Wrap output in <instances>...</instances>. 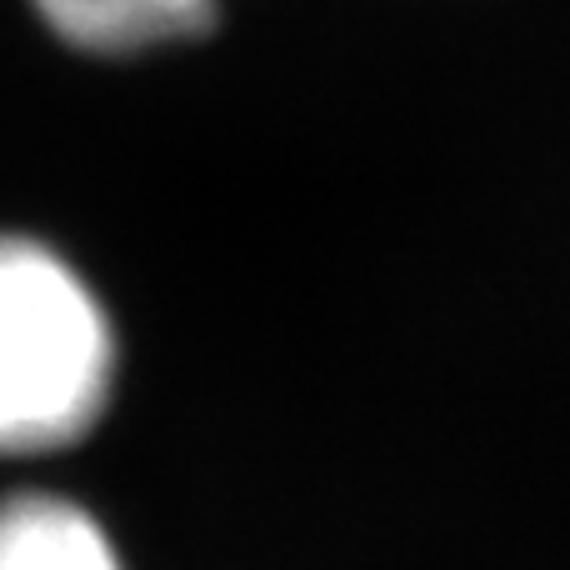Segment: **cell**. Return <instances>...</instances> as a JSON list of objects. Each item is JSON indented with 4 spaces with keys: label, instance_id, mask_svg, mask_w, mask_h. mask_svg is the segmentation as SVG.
<instances>
[{
    "label": "cell",
    "instance_id": "2",
    "mask_svg": "<svg viewBox=\"0 0 570 570\" xmlns=\"http://www.w3.org/2000/svg\"><path fill=\"white\" fill-rule=\"evenodd\" d=\"M220 0H36L60 40L96 56H130L166 40H186L216 20Z\"/></svg>",
    "mask_w": 570,
    "mask_h": 570
},
{
    "label": "cell",
    "instance_id": "3",
    "mask_svg": "<svg viewBox=\"0 0 570 570\" xmlns=\"http://www.w3.org/2000/svg\"><path fill=\"white\" fill-rule=\"evenodd\" d=\"M0 570H126L96 515L60 495L0 501Z\"/></svg>",
    "mask_w": 570,
    "mask_h": 570
},
{
    "label": "cell",
    "instance_id": "1",
    "mask_svg": "<svg viewBox=\"0 0 570 570\" xmlns=\"http://www.w3.org/2000/svg\"><path fill=\"white\" fill-rule=\"evenodd\" d=\"M116 341L86 281L36 240L0 236V451L70 445L100 421Z\"/></svg>",
    "mask_w": 570,
    "mask_h": 570
}]
</instances>
